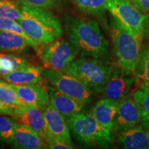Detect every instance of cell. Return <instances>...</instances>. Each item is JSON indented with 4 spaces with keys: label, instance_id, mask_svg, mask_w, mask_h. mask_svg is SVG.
<instances>
[{
    "label": "cell",
    "instance_id": "cell-1",
    "mask_svg": "<svg viewBox=\"0 0 149 149\" xmlns=\"http://www.w3.org/2000/svg\"><path fill=\"white\" fill-rule=\"evenodd\" d=\"M63 27L69 42L81 56L110 61L109 43L96 20L64 14Z\"/></svg>",
    "mask_w": 149,
    "mask_h": 149
},
{
    "label": "cell",
    "instance_id": "cell-2",
    "mask_svg": "<svg viewBox=\"0 0 149 149\" xmlns=\"http://www.w3.org/2000/svg\"><path fill=\"white\" fill-rule=\"evenodd\" d=\"M22 17L18 20L22 29L39 45L61 38L64 27L52 10L22 6Z\"/></svg>",
    "mask_w": 149,
    "mask_h": 149
},
{
    "label": "cell",
    "instance_id": "cell-3",
    "mask_svg": "<svg viewBox=\"0 0 149 149\" xmlns=\"http://www.w3.org/2000/svg\"><path fill=\"white\" fill-rule=\"evenodd\" d=\"M111 33L119 68L123 73L130 75L138 61L144 40L113 18L111 22Z\"/></svg>",
    "mask_w": 149,
    "mask_h": 149
},
{
    "label": "cell",
    "instance_id": "cell-4",
    "mask_svg": "<svg viewBox=\"0 0 149 149\" xmlns=\"http://www.w3.org/2000/svg\"><path fill=\"white\" fill-rule=\"evenodd\" d=\"M113 71L109 61L81 57L74 59L63 72L77 78L95 94L102 92Z\"/></svg>",
    "mask_w": 149,
    "mask_h": 149
},
{
    "label": "cell",
    "instance_id": "cell-5",
    "mask_svg": "<svg viewBox=\"0 0 149 149\" xmlns=\"http://www.w3.org/2000/svg\"><path fill=\"white\" fill-rule=\"evenodd\" d=\"M66 121L73 137L84 146L109 148L111 145V133L99 123L91 111H84Z\"/></svg>",
    "mask_w": 149,
    "mask_h": 149
},
{
    "label": "cell",
    "instance_id": "cell-6",
    "mask_svg": "<svg viewBox=\"0 0 149 149\" xmlns=\"http://www.w3.org/2000/svg\"><path fill=\"white\" fill-rule=\"evenodd\" d=\"M108 11L121 25L143 40L149 37V16L129 0H107Z\"/></svg>",
    "mask_w": 149,
    "mask_h": 149
},
{
    "label": "cell",
    "instance_id": "cell-7",
    "mask_svg": "<svg viewBox=\"0 0 149 149\" xmlns=\"http://www.w3.org/2000/svg\"><path fill=\"white\" fill-rule=\"evenodd\" d=\"M44 68L64 71L77 57V50L69 41L59 38L35 48Z\"/></svg>",
    "mask_w": 149,
    "mask_h": 149
},
{
    "label": "cell",
    "instance_id": "cell-8",
    "mask_svg": "<svg viewBox=\"0 0 149 149\" xmlns=\"http://www.w3.org/2000/svg\"><path fill=\"white\" fill-rule=\"evenodd\" d=\"M44 79L64 94L88 104L92 102L93 93L81 81L63 71L44 68Z\"/></svg>",
    "mask_w": 149,
    "mask_h": 149
},
{
    "label": "cell",
    "instance_id": "cell-9",
    "mask_svg": "<svg viewBox=\"0 0 149 149\" xmlns=\"http://www.w3.org/2000/svg\"><path fill=\"white\" fill-rule=\"evenodd\" d=\"M45 128V141L58 139L72 145L70 130L66 118L51 104L43 109Z\"/></svg>",
    "mask_w": 149,
    "mask_h": 149
},
{
    "label": "cell",
    "instance_id": "cell-10",
    "mask_svg": "<svg viewBox=\"0 0 149 149\" xmlns=\"http://www.w3.org/2000/svg\"><path fill=\"white\" fill-rule=\"evenodd\" d=\"M141 120L139 108L132 95H129L120 101L111 134L118 135L122 132L140 124Z\"/></svg>",
    "mask_w": 149,
    "mask_h": 149
},
{
    "label": "cell",
    "instance_id": "cell-11",
    "mask_svg": "<svg viewBox=\"0 0 149 149\" xmlns=\"http://www.w3.org/2000/svg\"><path fill=\"white\" fill-rule=\"evenodd\" d=\"M134 85L133 77L123 73L120 70H113L102 93L104 98L120 102L129 95Z\"/></svg>",
    "mask_w": 149,
    "mask_h": 149
},
{
    "label": "cell",
    "instance_id": "cell-12",
    "mask_svg": "<svg viewBox=\"0 0 149 149\" xmlns=\"http://www.w3.org/2000/svg\"><path fill=\"white\" fill-rule=\"evenodd\" d=\"M46 86L49 93L50 104L63 115L66 120L86 111L87 104L64 94L54 88L53 86L48 84Z\"/></svg>",
    "mask_w": 149,
    "mask_h": 149
},
{
    "label": "cell",
    "instance_id": "cell-13",
    "mask_svg": "<svg viewBox=\"0 0 149 149\" xmlns=\"http://www.w3.org/2000/svg\"><path fill=\"white\" fill-rule=\"evenodd\" d=\"M12 117L15 122L35 130L45 139L44 118L42 109L27 104L17 106Z\"/></svg>",
    "mask_w": 149,
    "mask_h": 149
},
{
    "label": "cell",
    "instance_id": "cell-14",
    "mask_svg": "<svg viewBox=\"0 0 149 149\" xmlns=\"http://www.w3.org/2000/svg\"><path fill=\"white\" fill-rule=\"evenodd\" d=\"M19 97L25 104L35 106L42 110L50 104L49 93L44 82L30 84H10Z\"/></svg>",
    "mask_w": 149,
    "mask_h": 149
},
{
    "label": "cell",
    "instance_id": "cell-15",
    "mask_svg": "<svg viewBox=\"0 0 149 149\" xmlns=\"http://www.w3.org/2000/svg\"><path fill=\"white\" fill-rule=\"evenodd\" d=\"M13 148L19 149L46 148V142L42 136L35 130L15 122Z\"/></svg>",
    "mask_w": 149,
    "mask_h": 149
},
{
    "label": "cell",
    "instance_id": "cell-16",
    "mask_svg": "<svg viewBox=\"0 0 149 149\" xmlns=\"http://www.w3.org/2000/svg\"><path fill=\"white\" fill-rule=\"evenodd\" d=\"M118 142L125 149H149V133L138 124L119 134Z\"/></svg>",
    "mask_w": 149,
    "mask_h": 149
},
{
    "label": "cell",
    "instance_id": "cell-17",
    "mask_svg": "<svg viewBox=\"0 0 149 149\" xmlns=\"http://www.w3.org/2000/svg\"><path fill=\"white\" fill-rule=\"evenodd\" d=\"M44 68L31 66L13 70L4 74H0L5 81L15 84H30L44 82Z\"/></svg>",
    "mask_w": 149,
    "mask_h": 149
},
{
    "label": "cell",
    "instance_id": "cell-18",
    "mask_svg": "<svg viewBox=\"0 0 149 149\" xmlns=\"http://www.w3.org/2000/svg\"><path fill=\"white\" fill-rule=\"evenodd\" d=\"M119 104L120 102L104 97L95 104L91 111L99 123L111 133Z\"/></svg>",
    "mask_w": 149,
    "mask_h": 149
},
{
    "label": "cell",
    "instance_id": "cell-19",
    "mask_svg": "<svg viewBox=\"0 0 149 149\" xmlns=\"http://www.w3.org/2000/svg\"><path fill=\"white\" fill-rule=\"evenodd\" d=\"M29 47H37L33 43L17 33L0 31V51L9 53H22Z\"/></svg>",
    "mask_w": 149,
    "mask_h": 149
},
{
    "label": "cell",
    "instance_id": "cell-20",
    "mask_svg": "<svg viewBox=\"0 0 149 149\" xmlns=\"http://www.w3.org/2000/svg\"><path fill=\"white\" fill-rule=\"evenodd\" d=\"M137 88L149 86V42L141 48L138 61L132 74Z\"/></svg>",
    "mask_w": 149,
    "mask_h": 149
},
{
    "label": "cell",
    "instance_id": "cell-21",
    "mask_svg": "<svg viewBox=\"0 0 149 149\" xmlns=\"http://www.w3.org/2000/svg\"><path fill=\"white\" fill-rule=\"evenodd\" d=\"M84 13L101 19L107 24L106 13L108 11L107 0H72Z\"/></svg>",
    "mask_w": 149,
    "mask_h": 149
},
{
    "label": "cell",
    "instance_id": "cell-22",
    "mask_svg": "<svg viewBox=\"0 0 149 149\" xmlns=\"http://www.w3.org/2000/svg\"><path fill=\"white\" fill-rule=\"evenodd\" d=\"M131 95L141 111L140 124L147 130L149 128V86L137 88Z\"/></svg>",
    "mask_w": 149,
    "mask_h": 149
},
{
    "label": "cell",
    "instance_id": "cell-23",
    "mask_svg": "<svg viewBox=\"0 0 149 149\" xmlns=\"http://www.w3.org/2000/svg\"><path fill=\"white\" fill-rule=\"evenodd\" d=\"M27 59L13 53L0 54V74H4L13 70L31 66Z\"/></svg>",
    "mask_w": 149,
    "mask_h": 149
},
{
    "label": "cell",
    "instance_id": "cell-24",
    "mask_svg": "<svg viewBox=\"0 0 149 149\" xmlns=\"http://www.w3.org/2000/svg\"><path fill=\"white\" fill-rule=\"evenodd\" d=\"M0 17L18 21L22 17V6L17 0H0Z\"/></svg>",
    "mask_w": 149,
    "mask_h": 149
},
{
    "label": "cell",
    "instance_id": "cell-25",
    "mask_svg": "<svg viewBox=\"0 0 149 149\" xmlns=\"http://www.w3.org/2000/svg\"><path fill=\"white\" fill-rule=\"evenodd\" d=\"M15 121L4 115H0V144H10L14 139Z\"/></svg>",
    "mask_w": 149,
    "mask_h": 149
},
{
    "label": "cell",
    "instance_id": "cell-26",
    "mask_svg": "<svg viewBox=\"0 0 149 149\" xmlns=\"http://www.w3.org/2000/svg\"><path fill=\"white\" fill-rule=\"evenodd\" d=\"M0 100L5 103L14 106L26 104L19 98L10 83L1 80H0Z\"/></svg>",
    "mask_w": 149,
    "mask_h": 149
},
{
    "label": "cell",
    "instance_id": "cell-27",
    "mask_svg": "<svg viewBox=\"0 0 149 149\" xmlns=\"http://www.w3.org/2000/svg\"><path fill=\"white\" fill-rule=\"evenodd\" d=\"M22 6L39 7L49 10H61L68 3V0H17Z\"/></svg>",
    "mask_w": 149,
    "mask_h": 149
},
{
    "label": "cell",
    "instance_id": "cell-28",
    "mask_svg": "<svg viewBox=\"0 0 149 149\" xmlns=\"http://www.w3.org/2000/svg\"><path fill=\"white\" fill-rule=\"evenodd\" d=\"M0 31H10V32L17 33V34L21 35L22 36L26 38L30 42L33 43L37 47L38 46H40L34 40H33L31 37H29V36L26 33L24 32V30L22 29L21 26H20V24L16 20L8 18L0 17Z\"/></svg>",
    "mask_w": 149,
    "mask_h": 149
},
{
    "label": "cell",
    "instance_id": "cell-29",
    "mask_svg": "<svg viewBox=\"0 0 149 149\" xmlns=\"http://www.w3.org/2000/svg\"><path fill=\"white\" fill-rule=\"evenodd\" d=\"M73 145L69 144L65 141L53 139L46 142V148L52 149H71L73 148Z\"/></svg>",
    "mask_w": 149,
    "mask_h": 149
},
{
    "label": "cell",
    "instance_id": "cell-30",
    "mask_svg": "<svg viewBox=\"0 0 149 149\" xmlns=\"http://www.w3.org/2000/svg\"><path fill=\"white\" fill-rule=\"evenodd\" d=\"M17 106L11 105L3 102L2 100H0V115H8L11 116L14 115Z\"/></svg>",
    "mask_w": 149,
    "mask_h": 149
},
{
    "label": "cell",
    "instance_id": "cell-31",
    "mask_svg": "<svg viewBox=\"0 0 149 149\" xmlns=\"http://www.w3.org/2000/svg\"><path fill=\"white\" fill-rule=\"evenodd\" d=\"M130 1L136 8L149 15V0H130Z\"/></svg>",
    "mask_w": 149,
    "mask_h": 149
},
{
    "label": "cell",
    "instance_id": "cell-32",
    "mask_svg": "<svg viewBox=\"0 0 149 149\" xmlns=\"http://www.w3.org/2000/svg\"><path fill=\"white\" fill-rule=\"evenodd\" d=\"M146 130H147V131H148V133H149V128H148V129H147Z\"/></svg>",
    "mask_w": 149,
    "mask_h": 149
}]
</instances>
